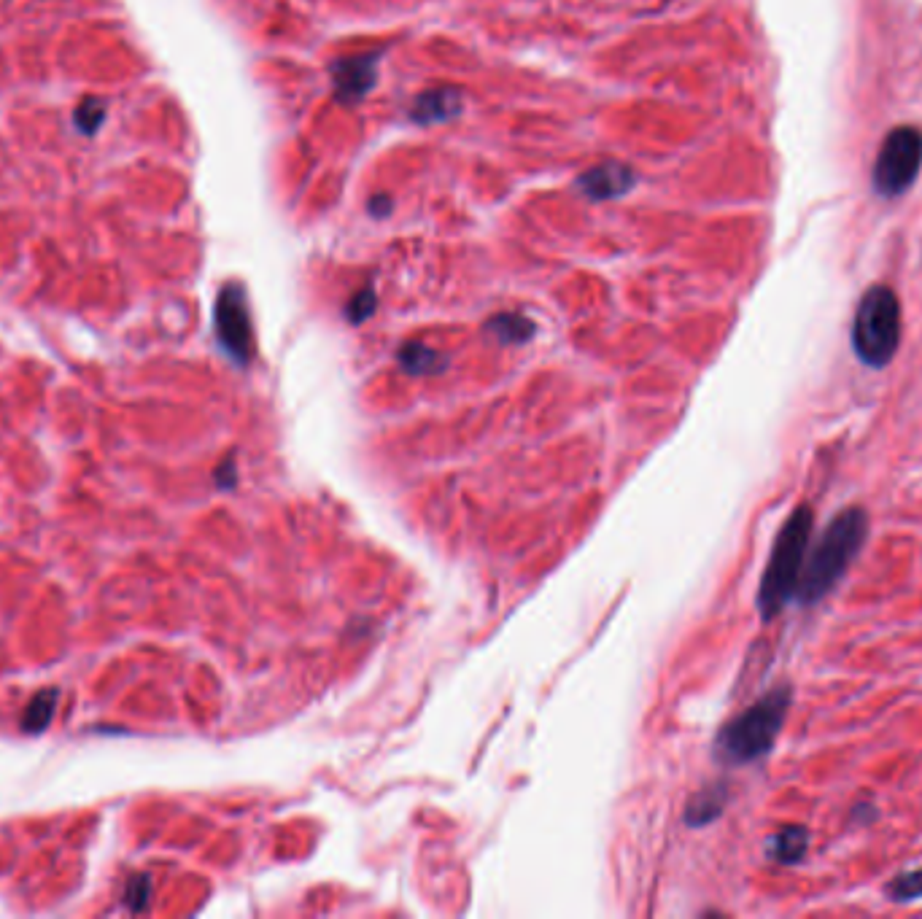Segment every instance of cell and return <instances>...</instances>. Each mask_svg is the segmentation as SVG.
Returning <instances> with one entry per match:
<instances>
[{"mask_svg": "<svg viewBox=\"0 0 922 919\" xmlns=\"http://www.w3.org/2000/svg\"><path fill=\"white\" fill-rule=\"evenodd\" d=\"M869 537V515L863 507H847L834 521L828 523L817 537L812 553H807V564L798 580L796 599L801 604H817L834 591L844 572L866 545Z\"/></svg>", "mask_w": 922, "mask_h": 919, "instance_id": "obj_1", "label": "cell"}, {"mask_svg": "<svg viewBox=\"0 0 922 919\" xmlns=\"http://www.w3.org/2000/svg\"><path fill=\"white\" fill-rule=\"evenodd\" d=\"M815 529V515L809 504H801L782 523L780 534L772 545L769 564L763 569L761 588H758V612L763 620L777 618L790 601L796 599L798 580L804 572L809 553V540Z\"/></svg>", "mask_w": 922, "mask_h": 919, "instance_id": "obj_2", "label": "cell"}, {"mask_svg": "<svg viewBox=\"0 0 922 919\" xmlns=\"http://www.w3.org/2000/svg\"><path fill=\"white\" fill-rule=\"evenodd\" d=\"M790 704H793V690L782 685V688L769 690L742 715L728 720L715 739L718 760H723L726 766H747L769 755L785 725Z\"/></svg>", "mask_w": 922, "mask_h": 919, "instance_id": "obj_3", "label": "cell"}, {"mask_svg": "<svg viewBox=\"0 0 922 919\" xmlns=\"http://www.w3.org/2000/svg\"><path fill=\"white\" fill-rule=\"evenodd\" d=\"M901 343V316L898 302L887 289H874L860 302L855 327H852V345L855 354L869 367H885Z\"/></svg>", "mask_w": 922, "mask_h": 919, "instance_id": "obj_4", "label": "cell"}, {"mask_svg": "<svg viewBox=\"0 0 922 919\" xmlns=\"http://www.w3.org/2000/svg\"><path fill=\"white\" fill-rule=\"evenodd\" d=\"M216 337L232 362L246 367L254 359V327H251L249 300L240 283H227L213 308Z\"/></svg>", "mask_w": 922, "mask_h": 919, "instance_id": "obj_5", "label": "cell"}, {"mask_svg": "<svg viewBox=\"0 0 922 919\" xmlns=\"http://www.w3.org/2000/svg\"><path fill=\"white\" fill-rule=\"evenodd\" d=\"M381 54L383 52L351 54L329 65V76L335 81V98L340 103H359L375 87Z\"/></svg>", "mask_w": 922, "mask_h": 919, "instance_id": "obj_6", "label": "cell"}, {"mask_svg": "<svg viewBox=\"0 0 922 919\" xmlns=\"http://www.w3.org/2000/svg\"><path fill=\"white\" fill-rule=\"evenodd\" d=\"M634 181H637V173L626 162L607 160L596 168L586 170L583 176L577 178V186L591 200H615V197L626 195L634 186Z\"/></svg>", "mask_w": 922, "mask_h": 919, "instance_id": "obj_7", "label": "cell"}, {"mask_svg": "<svg viewBox=\"0 0 922 919\" xmlns=\"http://www.w3.org/2000/svg\"><path fill=\"white\" fill-rule=\"evenodd\" d=\"M464 108V95L456 87H432L421 92L413 106H410V119L418 124H443L451 122L461 114Z\"/></svg>", "mask_w": 922, "mask_h": 919, "instance_id": "obj_8", "label": "cell"}, {"mask_svg": "<svg viewBox=\"0 0 922 919\" xmlns=\"http://www.w3.org/2000/svg\"><path fill=\"white\" fill-rule=\"evenodd\" d=\"M726 801H728L726 785H712V787H707V790H699V793L688 801V809H685V822L693 825V828L710 825L712 820H718L720 814H723Z\"/></svg>", "mask_w": 922, "mask_h": 919, "instance_id": "obj_9", "label": "cell"}, {"mask_svg": "<svg viewBox=\"0 0 922 919\" xmlns=\"http://www.w3.org/2000/svg\"><path fill=\"white\" fill-rule=\"evenodd\" d=\"M809 847V836L804 828H798V825H788V828H782L769 839L766 849H769V858L782 863V866H793L798 860L804 858V852Z\"/></svg>", "mask_w": 922, "mask_h": 919, "instance_id": "obj_10", "label": "cell"}, {"mask_svg": "<svg viewBox=\"0 0 922 919\" xmlns=\"http://www.w3.org/2000/svg\"><path fill=\"white\" fill-rule=\"evenodd\" d=\"M402 370L410 375H432L445 367V356L424 343H405L397 354Z\"/></svg>", "mask_w": 922, "mask_h": 919, "instance_id": "obj_11", "label": "cell"}, {"mask_svg": "<svg viewBox=\"0 0 922 919\" xmlns=\"http://www.w3.org/2000/svg\"><path fill=\"white\" fill-rule=\"evenodd\" d=\"M54 712H57V690H41V693H36V696L30 699L19 725H22L25 734H41V731H46L49 723H52Z\"/></svg>", "mask_w": 922, "mask_h": 919, "instance_id": "obj_12", "label": "cell"}, {"mask_svg": "<svg viewBox=\"0 0 922 919\" xmlns=\"http://www.w3.org/2000/svg\"><path fill=\"white\" fill-rule=\"evenodd\" d=\"M488 332L502 340V343H526L534 335V324L518 313H499L486 324Z\"/></svg>", "mask_w": 922, "mask_h": 919, "instance_id": "obj_13", "label": "cell"}, {"mask_svg": "<svg viewBox=\"0 0 922 919\" xmlns=\"http://www.w3.org/2000/svg\"><path fill=\"white\" fill-rule=\"evenodd\" d=\"M885 893L890 901L896 903H909L922 898V868L917 871H906V874H898L893 882L887 884Z\"/></svg>", "mask_w": 922, "mask_h": 919, "instance_id": "obj_14", "label": "cell"}, {"mask_svg": "<svg viewBox=\"0 0 922 919\" xmlns=\"http://www.w3.org/2000/svg\"><path fill=\"white\" fill-rule=\"evenodd\" d=\"M73 119H76V127H79L81 133L95 135L100 124H103V119H106V103L98 98H87L76 108Z\"/></svg>", "mask_w": 922, "mask_h": 919, "instance_id": "obj_15", "label": "cell"}, {"mask_svg": "<svg viewBox=\"0 0 922 919\" xmlns=\"http://www.w3.org/2000/svg\"><path fill=\"white\" fill-rule=\"evenodd\" d=\"M375 305H378V297H375L373 289H362V292L356 294L354 300L348 302L346 316L351 324H362L375 313Z\"/></svg>", "mask_w": 922, "mask_h": 919, "instance_id": "obj_16", "label": "cell"}, {"mask_svg": "<svg viewBox=\"0 0 922 919\" xmlns=\"http://www.w3.org/2000/svg\"><path fill=\"white\" fill-rule=\"evenodd\" d=\"M149 898H151V879L146 874L135 876L133 882H130V887L125 890V903L133 911H143L146 906H149Z\"/></svg>", "mask_w": 922, "mask_h": 919, "instance_id": "obj_17", "label": "cell"}, {"mask_svg": "<svg viewBox=\"0 0 922 919\" xmlns=\"http://www.w3.org/2000/svg\"><path fill=\"white\" fill-rule=\"evenodd\" d=\"M367 208H370V213H373L375 219H383V216H389L391 200L386 195H378V197H373V200H370V205H367Z\"/></svg>", "mask_w": 922, "mask_h": 919, "instance_id": "obj_18", "label": "cell"}, {"mask_svg": "<svg viewBox=\"0 0 922 919\" xmlns=\"http://www.w3.org/2000/svg\"><path fill=\"white\" fill-rule=\"evenodd\" d=\"M216 480H219V486H222V488L235 486V467H232V461L222 464V469H219V475H216Z\"/></svg>", "mask_w": 922, "mask_h": 919, "instance_id": "obj_19", "label": "cell"}]
</instances>
